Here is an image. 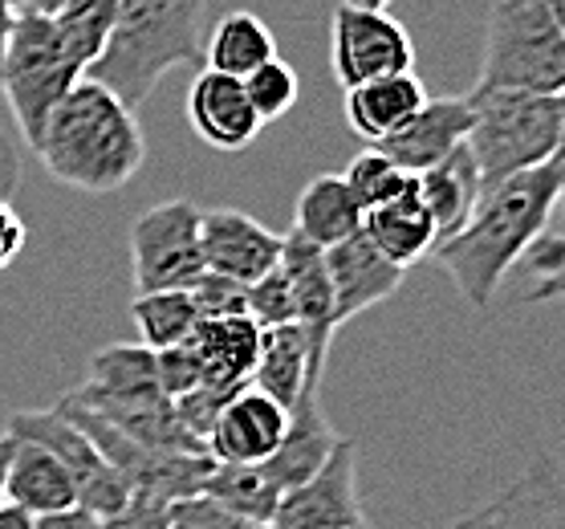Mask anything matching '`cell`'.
Returning a JSON list of instances; mask_svg holds the SVG:
<instances>
[{"instance_id": "7", "label": "cell", "mask_w": 565, "mask_h": 529, "mask_svg": "<svg viewBox=\"0 0 565 529\" xmlns=\"http://www.w3.org/2000/svg\"><path fill=\"white\" fill-rule=\"evenodd\" d=\"M200 212L188 195L163 200L147 208L130 224V277L135 294H159V289H192L204 273L200 253Z\"/></svg>"}, {"instance_id": "29", "label": "cell", "mask_w": 565, "mask_h": 529, "mask_svg": "<svg viewBox=\"0 0 565 529\" xmlns=\"http://www.w3.org/2000/svg\"><path fill=\"white\" fill-rule=\"evenodd\" d=\"M130 318L139 326V342L151 350L180 347L200 326L195 301L188 289H159V294H139L130 301Z\"/></svg>"}, {"instance_id": "12", "label": "cell", "mask_w": 565, "mask_h": 529, "mask_svg": "<svg viewBox=\"0 0 565 529\" xmlns=\"http://www.w3.org/2000/svg\"><path fill=\"white\" fill-rule=\"evenodd\" d=\"M281 241L273 229L236 208H204L200 212V253L204 269L253 285L281 261Z\"/></svg>"}, {"instance_id": "26", "label": "cell", "mask_w": 565, "mask_h": 529, "mask_svg": "<svg viewBox=\"0 0 565 529\" xmlns=\"http://www.w3.org/2000/svg\"><path fill=\"white\" fill-rule=\"evenodd\" d=\"M277 57V41H273L269 25L253 13H228L220 17V25L207 33L204 62L216 74L228 78H248L257 65Z\"/></svg>"}, {"instance_id": "13", "label": "cell", "mask_w": 565, "mask_h": 529, "mask_svg": "<svg viewBox=\"0 0 565 529\" xmlns=\"http://www.w3.org/2000/svg\"><path fill=\"white\" fill-rule=\"evenodd\" d=\"M285 427H289V412L281 403L245 383L220 408L204 448L216 465H265L285 440Z\"/></svg>"}, {"instance_id": "5", "label": "cell", "mask_w": 565, "mask_h": 529, "mask_svg": "<svg viewBox=\"0 0 565 529\" xmlns=\"http://www.w3.org/2000/svg\"><path fill=\"white\" fill-rule=\"evenodd\" d=\"M476 86L521 94L565 91V33L541 0H497L484 21Z\"/></svg>"}, {"instance_id": "48", "label": "cell", "mask_w": 565, "mask_h": 529, "mask_svg": "<svg viewBox=\"0 0 565 529\" xmlns=\"http://www.w3.org/2000/svg\"><path fill=\"white\" fill-rule=\"evenodd\" d=\"M557 98H562V159H565V91Z\"/></svg>"}, {"instance_id": "51", "label": "cell", "mask_w": 565, "mask_h": 529, "mask_svg": "<svg viewBox=\"0 0 565 529\" xmlns=\"http://www.w3.org/2000/svg\"><path fill=\"white\" fill-rule=\"evenodd\" d=\"M359 529H362V526H359Z\"/></svg>"}, {"instance_id": "30", "label": "cell", "mask_w": 565, "mask_h": 529, "mask_svg": "<svg viewBox=\"0 0 565 529\" xmlns=\"http://www.w3.org/2000/svg\"><path fill=\"white\" fill-rule=\"evenodd\" d=\"M118 0H65L62 9L53 13L57 38H62L65 53L82 65V74L94 65V57L103 53L110 25H115Z\"/></svg>"}, {"instance_id": "15", "label": "cell", "mask_w": 565, "mask_h": 529, "mask_svg": "<svg viewBox=\"0 0 565 529\" xmlns=\"http://www.w3.org/2000/svg\"><path fill=\"white\" fill-rule=\"evenodd\" d=\"M472 127V110L463 94L451 98H427L398 130H391L383 142H374L383 156H391L407 176L436 168L439 159H448L456 147H463Z\"/></svg>"}, {"instance_id": "31", "label": "cell", "mask_w": 565, "mask_h": 529, "mask_svg": "<svg viewBox=\"0 0 565 529\" xmlns=\"http://www.w3.org/2000/svg\"><path fill=\"white\" fill-rule=\"evenodd\" d=\"M342 180H347L354 204H359L362 212H371V208L395 200V195L412 183V176L398 168L391 156H383L379 147H371V151H362V156L350 159L347 171H342Z\"/></svg>"}, {"instance_id": "28", "label": "cell", "mask_w": 565, "mask_h": 529, "mask_svg": "<svg viewBox=\"0 0 565 529\" xmlns=\"http://www.w3.org/2000/svg\"><path fill=\"white\" fill-rule=\"evenodd\" d=\"M82 388L103 391V395H163L159 391V374H154V350L142 342H115L103 347L86 367V383Z\"/></svg>"}, {"instance_id": "3", "label": "cell", "mask_w": 565, "mask_h": 529, "mask_svg": "<svg viewBox=\"0 0 565 529\" xmlns=\"http://www.w3.org/2000/svg\"><path fill=\"white\" fill-rule=\"evenodd\" d=\"M207 0H118L115 25L86 78L139 110L163 74L204 62Z\"/></svg>"}, {"instance_id": "19", "label": "cell", "mask_w": 565, "mask_h": 529, "mask_svg": "<svg viewBox=\"0 0 565 529\" xmlns=\"http://www.w3.org/2000/svg\"><path fill=\"white\" fill-rule=\"evenodd\" d=\"M362 236L386 261H395L398 269H412V265L431 257V248L439 245V233H436V220L427 216L424 200L415 192V176L395 200L362 212Z\"/></svg>"}, {"instance_id": "38", "label": "cell", "mask_w": 565, "mask_h": 529, "mask_svg": "<svg viewBox=\"0 0 565 529\" xmlns=\"http://www.w3.org/2000/svg\"><path fill=\"white\" fill-rule=\"evenodd\" d=\"M168 501H159V497H142V493H135L118 514L103 517V526L98 529H171L168 521Z\"/></svg>"}, {"instance_id": "8", "label": "cell", "mask_w": 565, "mask_h": 529, "mask_svg": "<svg viewBox=\"0 0 565 529\" xmlns=\"http://www.w3.org/2000/svg\"><path fill=\"white\" fill-rule=\"evenodd\" d=\"M17 440H33L41 448H50L77 485V505L90 509L94 517H110L118 514L122 505L135 497L130 485L122 480L118 468L106 465V456L94 448V440L82 432V427L70 420L57 408H45V412H13L9 415V427Z\"/></svg>"}, {"instance_id": "33", "label": "cell", "mask_w": 565, "mask_h": 529, "mask_svg": "<svg viewBox=\"0 0 565 529\" xmlns=\"http://www.w3.org/2000/svg\"><path fill=\"white\" fill-rule=\"evenodd\" d=\"M557 204L565 208V180ZM529 265H533V285H529L525 301H553V297H565V233L550 236L541 233L533 245H529Z\"/></svg>"}, {"instance_id": "42", "label": "cell", "mask_w": 565, "mask_h": 529, "mask_svg": "<svg viewBox=\"0 0 565 529\" xmlns=\"http://www.w3.org/2000/svg\"><path fill=\"white\" fill-rule=\"evenodd\" d=\"M65 0H4V13L9 17H53Z\"/></svg>"}, {"instance_id": "20", "label": "cell", "mask_w": 565, "mask_h": 529, "mask_svg": "<svg viewBox=\"0 0 565 529\" xmlns=\"http://www.w3.org/2000/svg\"><path fill=\"white\" fill-rule=\"evenodd\" d=\"M248 383L265 391L269 400H277L289 412L306 391H321V383L309 371V335L301 322L285 326H260L257 342V362Z\"/></svg>"}, {"instance_id": "27", "label": "cell", "mask_w": 565, "mask_h": 529, "mask_svg": "<svg viewBox=\"0 0 565 529\" xmlns=\"http://www.w3.org/2000/svg\"><path fill=\"white\" fill-rule=\"evenodd\" d=\"M200 497L216 501L220 509H228L232 517H241L248 526H265L277 514L281 489L265 477L260 465H216L212 461L204 485H200Z\"/></svg>"}, {"instance_id": "14", "label": "cell", "mask_w": 565, "mask_h": 529, "mask_svg": "<svg viewBox=\"0 0 565 529\" xmlns=\"http://www.w3.org/2000/svg\"><path fill=\"white\" fill-rule=\"evenodd\" d=\"M277 269H281L285 282H289L297 322L306 326V335H309V371H313V379L321 383L326 355H330V342H334V335H338L334 285H330V269H326V248L309 245V241H301L297 233H289L281 241Z\"/></svg>"}, {"instance_id": "17", "label": "cell", "mask_w": 565, "mask_h": 529, "mask_svg": "<svg viewBox=\"0 0 565 529\" xmlns=\"http://www.w3.org/2000/svg\"><path fill=\"white\" fill-rule=\"evenodd\" d=\"M188 123L216 151H245L257 142L260 127H265L248 103L245 82L216 74L207 65L188 91Z\"/></svg>"}, {"instance_id": "10", "label": "cell", "mask_w": 565, "mask_h": 529, "mask_svg": "<svg viewBox=\"0 0 565 529\" xmlns=\"http://www.w3.org/2000/svg\"><path fill=\"white\" fill-rule=\"evenodd\" d=\"M273 526L281 529H359L366 526L359 505V444L338 440L326 465L309 480L281 493Z\"/></svg>"}, {"instance_id": "4", "label": "cell", "mask_w": 565, "mask_h": 529, "mask_svg": "<svg viewBox=\"0 0 565 529\" xmlns=\"http://www.w3.org/2000/svg\"><path fill=\"white\" fill-rule=\"evenodd\" d=\"M463 98L472 110L463 147L476 159L484 188L562 156V98L557 94L472 86Z\"/></svg>"}, {"instance_id": "32", "label": "cell", "mask_w": 565, "mask_h": 529, "mask_svg": "<svg viewBox=\"0 0 565 529\" xmlns=\"http://www.w3.org/2000/svg\"><path fill=\"white\" fill-rule=\"evenodd\" d=\"M245 82V94L253 110H257L260 123H273V118L289 115L297 106V94H301V82H297V70L281 57H269L265 65H257Z\"/></svg>"}, {"instance_id": "23", "label": "cell", "mask_w": 565, "mask_h": 529, "mask_svg": "<svg viewBox=\"0 0 565 529\" xmlns=\"http://www.w3.org/2000/svg\"><path fill=\"white\" fill-rule=\"evenodd\" d=\"M415 192L424 200L427 216L436 220L439 241H448L451 233L463 229V220L472 216L476 200L484 192V180H480V168L468 156V147H456L448 159H439L436 168L415 176Z\"/></svg>"}, {"instance_id": "47", "label": "cell", "mask_w": 565, "mask_h": 529, "mask_svg": "<svg viewBox=\"0 0 565 529\" xmlns=\"http://www.w3.org/2000/svg\"><path fill=\"white\" fill-rule=\"evenodd\" d=\"M4 25H9V13H4V0H0V50H4Z\"/></svg>"}, {"instance_id": "22", "label": "cell", "mask_w": 565, "mask_h": 529, "mask_svg": "<svg viewBox=\"0 0 565 529\" xmlns=\"http://www.w3.org/2000/svg\"><path fill=\"white\" fill-rule=\"evenodd\" d=\"M4 501L21 505L33 517H45L77 505V485L50 448H41L33 440H17L9 456V477H4Z\"/></svg>"}, {"instance_id": "37", "label": "cell", "mask_w": 565, "mask_h": 529, "mask_svg": "<svg viewBox=\"0 0 565 529\" xmlns=\"http://www.w3.org/2000/svg\"><path fill=\"white\" fill-rule=\"evenodd\" d=\"M168 521H171V529H253L248 521L232 517L228 509H220V505L207 501V497H183V501H171Z\"/></svg>"}, {"instance_id": "6", "label": "cell", "mask_w": 565, "mask_h": 529, "mask_svg": "<svg viewBox=\"0 0 565 529\" xmlns=\"http://www.w3.org/2000/svg\"><path fill=\"white\" fill-rule=\"evenodd\" d=\"M77 78L86 74L65 53L53 17H9L0 50V91L29 147H38L53 106L62 103Z\"/></svg>"}, {"instance_id": "41", "label": "cell", "mask_w": 565, "mask_h": 529, "mask_svg": "<svg viewBox=\"0 0 565 529\" xmlns=\"http://www.w3.org/2000/svg\"><path fill=\"white\" fill-rule=\"evenodd\" d=\"M17 176H21V163H17L13 142L0 135V200H9V195H13Z\"/></svg>"}, {"instance_id": "21", "label": "cell", "mask_w": 565, "mask_h": 529, "mask_svg": "<svg viewBox=\"0 0 565 529\" xmlns=\"http://www.w3.org/2000/svg\"><path fill=\"white\" fill-rule=\"evenodd\" d=\"M424 78L407 70V74H391V78H374L347 91V127L362 142H383L391 130H398L407 118L427 103Z\"/></svg>"}, {"instance_id": "2", "label": "cell", "mask_w": 565, "mask_h": 529, "mask_svg": "<svg viewBox=\"0 0 565 529\" xmlns=\"http://www.w3.org/2000/svg\"><path fill=\"white\" fill-rule=\"evenodd\" d=\"M33 151L53 180L86 195L127 188L147 163V139L135 110L94 78L70 86Z\"/></svg>"}, {"instance_id": "1", "label": "cell", "mask_w": 565, "mask_h": 529, "mask_svg": "<svg viewBox=\"0 0 565 529\" xmlns=\"http://www.w3.org/2000/svg\"><path fill=\"white\" fill-rule=\"evenodd\" d=\"M565 180V159H550L529 171L504 176L489 183L480 200H476L472 216L463 220L460 233L439 241L431 248V261L460 297L476 310H484L497 289H501L504 273L525 257L529 245L550 229V216L557 208Z\"/></svg>"}, {"instance_id": "18", "label": "cell", "mask_w": 565, "mask_h": 529, "mask_svg": "<svg viewBox=\"0 0 565 529\" xmlns=\"http://www.w3.org/2000/svg\"><path fill=\"white\" fill-rule=\"evenodd\" d=\"M338 440L342 436L330 427V420L321 412V391H306V395L289 408L285 440L277 444V452H273L260 468H265V477L285 493L313 477V473L326 465V456L334 452Z\"/></svg>"}, {"instance_id": "44", "label": "cell", "mask_w": 565, "mask_h": 529, "mask_svg": "<svg viewBox=\"0 0 565 529\" xmlns=\"http://www.w3.org/2000/svg\"><path fill=\"white\" fill-rule=\"evenodd\" d=\"M17 440L9 432H0V501H4V477H9V456H13Z\"/></svg>"}, {"instance_id": "11", "label": "cell", "mask_w": 565, "mask_h": 529, "mask_svg": "<svg viewBox=\"0 0 565 529\" xmlns=\"http://www.w3.org/2000/svg\"><path fill=\"white\" fill-rule=\"evenodd\" d=\"M448 529H565V468L553 456H541L509 489Z\"/></svg>"}, {"instance_id": "45", "label": "cell", "mask_w": 565, "mask_h": 529, "mask_svg": "<svg viewBox=\"0 0 565 529\" xmlns=\"http://www.w3.org/2000/svg\"><path fill=\"white\" fill-rule=\"evenodd\" d=\"M541 4L550 9V17H553V21H557V29H562V33H565V0H541Z\"/></svg>"}, {"instance_id": "35", "label": "cell", "mask_w": 565, "mask_h": 529, "mask_svg": "<svg viewBox=\"0 0 565 529\" xmlns=\"http://www.w3.org/2000/svg\"><path fill=\"white\" fill-rule=\"evenodd\" d=\"M154 374H159V391H163L168 400H180V395L200 388V383H204V362L195 355L192 338L180 342V347L154 350Z\"/></svg>"}, {"instance_id": "25", "label": "cell", "mask_w": 565, "mask_h": 529, "mask_svg": "<svg viewBox=\"0 0 565 529\" xmlns=\"http://www.w3.org/2000/svg\"><path fill=\"white\" fill-rule=\"evenodd\" d=\"M260 326L253 318H212L192 330V347L204 362V383L245 388L257 362Z\"/></svg>"}, {"instance_id": "39", "label": "cell", "mask_w": 565, "mask_h": 529, "mask_svg": "<svg viewBox=\"0 0 565 529\" xmlns=\"http://www.w3.org/2000/svg\"><path fill=\"white\" fill-rule=\"evenodd\" d=\"M25 236H29V229H25V220H21V212H17L9 200H0V273L21 257Z\"/></svg>"}, {"instance_id": "43", "label": "cell", "mask_w": 565, "mask_h": 529, "mask_svg": "<svg viewBox=\"0 0 565 529\" xmlns=\"http://www.w3.org/2000/svg\"><path fill=\"white\" fill-rule=\"evenodd\" d=\"M33 521L38 517L33 514H25L21 505H13V501H0V529H33Z\"/></svg>"}, {"instance_id": "9", "label": "cell", "mask_w": 565, "mask_h": 529, "mask_svg": "<svg viewBox=\"0 0 565 529\" xmlns=\"http://www.w3.org/2000/svg\"><path fill=\"white\" fill-rule=\"evenodd\" d=\"M330 65L342 91L415 70V41L386 9L338 4L330 25Z\"/></svg>"}, {"instance_id": "49", "label": "cell", "mask_w": 565, "mask_h": 529, "mask_svg": "<svg viewBox=\"0 0 565 529\" xmlns=\"http://www.w3.org/2000/svg\"><path fill=\"white\" fill-rule=\"evenodd\" d=\"M253 529H281V526H273V521H265V526H253Z\"/></svg>"}, {"instance_id": "34", "label": "cell", "mask_w": 565, "mask_h": 529, "mask_svg": "<svg viewBox=\"0 0 565 529\" xmlns=\"http://www.w3.org/2000/svg\"><path fill=\"white\" fill-rule=\"evenodd\" d=\"M195 301V314L200 322H212V318H248V285L232 282V277H220V273H200V282L188 289Z\"/></svg>"}, {"instance_id": "50", "label": "cell", "mask_w": 565, "mask_h": 529, "mask_svg": "<svg viewBox=\"0 0 565 529\" xmlns=\"http://www.w3.org/2000/svg\"><path fill=\"white\" fill-rule=\"evenodd\" d=\"M362 529H371V526H362Z\"/></svg>"}, {"instance_id": "36", "label": "cell", "mask_w": 565, "mask_h": 529, "mask_svg": "<svg viewBox=\"0 0 565 529\" xmlns=\"http://www.w3.org/2000/svg\"><path fill=\"white\" fill-rule=\"evenodd\" d=\"M248 318L257 326H285L297 322L294 310V294H289V282H285L281 269H269L265 277L248 285Z\"/></svg>"}, {"instance_id": "24", "label": "cell", "mask_w": 565, "mask_h": 529, "mask_svg": "<svg viewBox=\"0 0 565 529\" xmlns=\"http://www.w3.org/2000/svg\"><path fill=\"white\" fill-rule=\"evenodd\" d=\"M362 229V208L354 204L342 171H326L301 188L294 208V233L318 248H334Z\"/></svg>"}, {"instance_id": "40", "label": "cell", "mask_w": 565, "mask_h": 529, "mask_svg": "<svg viewBox=\"0 0 565 529\" xmlns=\"http://www.w3.org/2000/svg\"><path fill=\"white\" fill-rule=\"evenodd\" d=\"M98 526H103V517H94L82 505H70V509H57V514H45L33 521V529H98Z\"/></svg>"}, {"instance_id": "46", "label": "cell", "mask_w": 565, "mask_h": 529, "mask_svg": "<svg viewBox=\"0 0 565 529\" xmlns=\"http://www.w3.org/2000/svg\"><path fill=\"white\" fill-rule=\"evenodd\" d=\"M342 4H359V9H386L391 0H342Z\"/></svg>"}, {"instance_id": "16", "label": "cell", "mask_w": 565, "mask_h": 529, "mask_svg": "<svg viewBox=\"0 0 565 529\" xmlns=\"http://www.w3.org/2000/svg\"><path fill=\"white\" fill-rule=\"evenodd\" d=\"M326 269H330V285H334V322L338 330L366 314L371 306H383L386 297H395V289L403 285V273L395 261H386L379 248L362 236V229L354 236H347L342 245L326 248Z\"/></svg>"}]
</instances>
